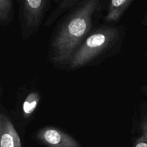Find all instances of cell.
Instances as JSON below:
<instances>
[{
    "label": "cell",
    "instance_id": "obj_7",
    "mask_svg": "<svg viewBox=\"0 0 147 147\" xmlns=\"http://www.w3.org/2000/svg\"><path fill=\"white\" fill-rule=\"evenodd\" d=\"M82 0H60L55 1L57 3V7L52 11L48 18L46 20L43 25L45 27H48L53 24L62 14L67 11H70L76 7L78 4L81 2Z\"/></svg>",
    "mask_w": 147,
    "mask_h": 147
},
{
    "label": "cell",
    "instance_id": "obj_5",
    "mask_svg": "<svg viewBox=\"0 0 147 147\" xmlns=\"http://www.w3.org/2000/svg\"><path fill=\"white\" fill-rule=\"evenodd\" d=\"M0 147H22L17 130L4 114L0 116Z\"/></svg>",
    "mask_w": 147,
    "mask_h": 147
},
{
    "label": "cell",
    "instance_id": "obj_1",
    "mask_svg": "<svg viewBox=\"0 0 147 147\" xmlns=\"http://www.w3.org/2000/svg\"><path fill=\"white\" fill-rule=\"evenodd\" d=\"M99 0H82L59 22L50 40L49 59L57 66L68 65L93 27Z\"/></svg>",
    "mask_w": 147,
    "mask_h": 147
},
{
    "label": "cell",
    "instance_id": "obj_3",
    "mask_svg": "<svg viewBox=\"0 0 147 147\" xmlns=\"http://www.w3.org/2000/svg\"><path fill=\"white\" fill-rule=\"evenodd\" d=\"M50 3L48 0L19 1V15L23 40H27L38 31L50 8Z\"/></svg>",
    "mask_w": 147,
    "mask_h": 147
},
{
    "label": "cell",
    "instance_id": "obj_13",
    "mask_svg": "<svg viewBox=\"0 0 147 147\" xmlns=\"http://www.w3.org/2000/svg\"><path fill=\"white\" fill-rule=\"evenodd\" d=\"M0 116H1V114H0Z\"/></svg>",
    "mask_w": 147,
    "mask_h": 147
},
{
    "label": "cell",
    "instance_id": "obj_4",
    "mask_svg": "<svg viewBox=\"0 0 147 147\" xmlns=\"http://www.w3.org/2000/svg\"><path fill=\"white\" fill-rule=\"evenodd\" d=\"M34 139L47 147H80L78 142L68 134L53 126H45L34 134Z\"/></svg>",
    "mask_w": 147,
    "mask_h": 147
},
{
    "label": "cell",
    "instance_id": "obj_6",
    "mask_svg": "<svg viewBox=\"0 0 147 147\" xmlns=\"http://www.w3.org/2000/svg\"><path fill=\"white\" fill-rule=\"evenodd\" d=\"M134 0H113L109 2L104 17V21L108 23H116L121 20L126 10L130 7Z\"/></svg>",
    "mask_w": 147,
    "mask_h": 147
},
{
    "label": "cell",
    "instance_id": "obj_10",
    "mask_svg": "<svg viewBox=\"0 0 147 147\" xmlns=\"http://www.w3.org/2000/svg\"><path fill=\"white\" fill-rule=\"evenodd\" d=\"M142 134L135 141L134 147H147V120L144 119L141 125Z\"/></svg>",
    "mask_w": 147,
    "mask_h": 147
},
{
    "label": "cell",
    "instance_id": "obj_2",
    "mask_svg": "<svg viewBox=\"0 0 147 147\" xmlns=\"http://www.w3.org/2000/svg\"><path fill=\"white\" fill-rule=\"evenodd\" d=\"M123 26L103 25L90 32L72 57L68 68L76 70L90 65L121 45L124 37Z\"/></svg>",
    "mask_w": 147,
    "mask_h": 147
},
{
    "label": "cell",
    "instance_id": "obj_8",
    "mask_svg": "<svg viewBox=\"0 0 147 147\" xmlns=\"http://www.w3.org/2000/svg\"><path fill=\"white\" fill-rule=\"evenodd\" d=\"M39 100L40 97L36 93H32L27 96L23 104V112L26 117L28 118V116L34 112L37 107Z\"/></svg>",
    "mask_w": 147,
    "mask_h": 147
},
{
    "label": "cell",
    "instance_id": "obj_11",
    "mask_svg": "<svg viewBox=\"0 0 147 147\" xmlns=\"http://www.w3.org/2000/svg\"><path fill=\"white\" fill-rule=\"evenodd\" d=\"M142 25L147 26V11L146 12V14H145V15H144V17L143 20H142ZM146 56H147V50L146 52H145V53H144V57H146Z\"/></svg>",
    "mask_w": 147,
    "mask_h": 147
},
{
    "label": "cell",
    "instance_id": "obj_12",
    "mask_svg": "<svg viewBox=\"0 0 147 147\" xmlns=\"http://www.w3.org/2000/svg\"><path fill=\"white\" fill-rule=\"evenodd\" d=\"M144 119H146V120H147V112H146V115H145V116H144Z\"/></svg>",
    "mask_w": 147,
    "mask_h": 147
},
{
    "label": "cell",
    "instance_id": "obj_9",
    "mask_svg": "<svg viewBox=\"0 0 147 147\" xmlns=\"http://www.w3.org/2000/svg\"><path fill=\"white\" fill-rule=\"evenodd\" d=\"M13 1L11 0H0V22H7L11 17Z\"/></svg>",
    "mask_w": 147,
    "mask_h": 147
}]
</instances>
